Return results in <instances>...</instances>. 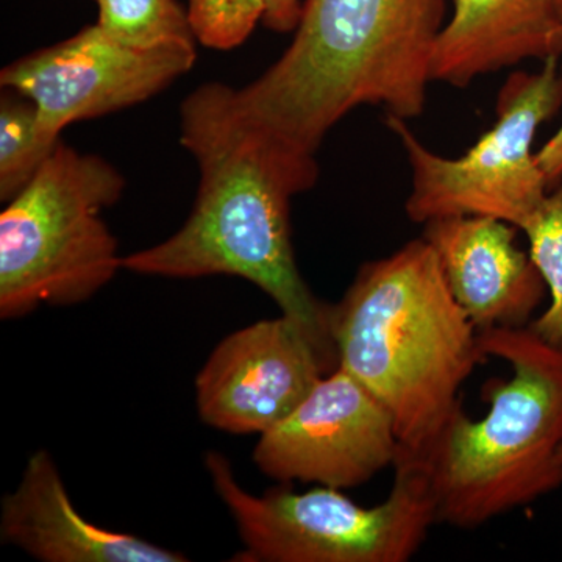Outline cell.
Listing matches in <instances>:
<instances>
[{
    "mask_svg": "<svg viewBox=\"0 0 562 562\" xmlns=\"http://www.w3.org/2000/svg\"><path fill=\"white\" fill-rule=\"evenodd\" d=\"M205 462L244 542L233 561L406 562L438 522L428 473L409 453L398 452L390 495L371 508L330 486L254 495L239 486L224 454L206 453Z\"/></svg>",
    "mask_w": 562,
    "mask_h": 562,
    "instance_id": "obj_6",
    "label": "cell"
},
{
    "mask_svg": "<svg viewBox=\"0 0 562 562\" xmlns=\"http://www.w3.org/2000/svg\"><path fill=\"white\" fill-rule=\"evenodd\" d=\"M194 63V43L135 49L95 24L5 66L0 85L31 99L41 124L60 136L74 122L149 101Z\"/></svg>",
    "mask_w": 562,
    "mask_h": 562,
    "instance_id": "obj_8",
    "label": "cell"
},
{
    "mask_svg": "<svg viewBox=\"0 0 562 562\" xmlns=\"http://www.w3.org/2000/svg\"><path fill=\"white\" fill-rule=\"evenodd\" d=\"M398 450L391 413L364 384L336 368L286 419L260 435L254 461L280 483L349 490L394 465Z\"/></svg>",
    "mask_w": 562,
    "mask_h": 562,
    "instance_id": "obj_9",
    "label": "cell"
},
{
    "mask_svg": "<svg viewBox=\"0 0 562 562\" xmlns=\"http://www.w3.org/2000/svg\"><path fill=\"white\" fill-rule=\"evenodd\" d=\"M303 2L305 0H265L266 13L262 22L271 31L294 32L301 22Z\"/></svg>",
    "mask_w": 562,
    "mask_h": 562,
    "instance_id": "obj_18",
    "label": "cell"
},
{
    "mask_svg": "<svg viewBox=\"0 0 562 562\" xmlns=\"http://www.w3.org/2000/svg\"><path fill=\"white\" fill-rule=\"evenodd\" d=\"M338 368L353 375L394 419L401 450L419 454L461 403L484 357L480 331L453 297L424 238L366 262L330 306Z\"/></svg>",
    "mask_w": 562,
    "mask_h": 562,
    "instance_id": "obj_3",
    "label": "cell"
},
{
    "mask_svg": "<svg viewBox=\"0 0 562 562\" xmlns=\"http://www.w3.org/2000/svg\"><path fill=\"white\" fill-rule=\"evenodd\" d=\"M539 72L517 70L497 99V121L460 158H443L424 146L405 120L387 114V127L401 139L413 171L405 211L427 224L453 216H484L524 231L542 209L550 190L532 140L562 105L558 57Z\"/></svg>",
    "mask_w": 562,
    "mask_h": 562,
    "instance_id": "obj_7",
    "label": "cell"
},
{
    "mask_svg": "<svg viewBox=\"0 0 562 562\" xmlns=\"http://www.w3.org/2000/svg\"><path fill=\"white\" fill-rule=\"evenodd\" d=\"M188 21L194 38L211 49L241 46L265 20V0H188Z\"/></svg>",
    "mask_w": 562,
    "mask_h": 562,
    "instance_id": "obj_17",
    "label": "cell"
},
{
    "mask_svg": "<svg viewBox=\"0 0 562 562\" xmlns=\"http://www.w3.org/2000/svg\"><path fill=\"white\" fill-rule=\"evenodd\" d=\"M2 541L43 562H184L179 552L98 527L70 502L55 461L33 453L0 509Z\"/></svg>",
    "mask_w": 562,
    "mask_h": 562,
    "instance_id": "obj_12",
    "label": "cell"
},
{
    "mask_svg": "<svg viewBox=\"0 0 562 562\" xmlns=\"http://www.w3.org/2000/svg\"><path fill=\"white\" fill-rule=\"evenodd\" d=\"M479 339L484 357L512 366V379L484 387L490 412L482 420L460 403L430 446L413 454L430 479L438 522L461 530L562 486V350L528 327L480 331Z\"/></svg>",
    "mask_w": 562,
    "mask_h": 562,
    "instance_id": "obj_4",
    "label": "cell"
},
{
    "mask_svg": "<svg viewBox=\"0 0 562 562\" xmlns=\"http://www.w3.org/2000/svg\"><path fill=\"white\" fill-rule=\"evenodd\" d=\"M180 116L181 144L201 169L194 206L176 235L122 257V269L168 279L241 277L305 328L335 371L331 305L314 297L295 261L290 184L233 120L222 83L192 91L181 103Z\"/></svg>",
    "mask_w": 562,
    "mask_h": 562,
    "instance_id": "obj_2",
    "label": "cell"
},
{
    "mask_svg": "<svg viewBox=\"0 0 562 562\" xmlns=\"http://www.w3.org/2000/svg\"><path fill=\"white\" fill-rule=\"evenodd\" d=\"M98 25L111 38L135 49L194 43L188 13L179 0H95Z\"/></svg>",
    "mask_w": 562,
    "mask_h": 562,
    "instance_id": "obj_15",
    "label": "cell"
},
{
    "mask_svg": "<svg viewBox=\"0 0 562 562\" xmlns=\"http://www.w3.org/2000/svg\"><path fill=\"white\" fill-rule=\"evenodd\" d=\"M557 7H558V11H560V16L562 20V0H557Z\"/></svg>",
    "mask_w": 562,
    "mask_h": 562,
    "instance_id": "obj_20",
    "label": "cell"
},
{
    "mask_svg": "<svg viewBox=\"0 0 562 562\" xmlns=\"http://www.w3.org/2000/svg\"><path fill=\"white\" fill-rule=\"evenodd\" d=\"M446 0H305L294 40L241 90L222 85L233 120L294 194L319 179L316 154L355 109L422 116Z\"/></svg>",
    "mask_w": 562,
    "mask_h": 562,
    "instance_id": "obj_1",
    "label": "cell"
},
{
    "mask_svg": "<svg viewBox=\"0 0 562 562\" xmlns=\"http://www.w3.org/2000/svg\"><path fill=\"white\" fill-rule=\"evenodd\" d=\"M543 176L549 181L550 190L560 187L562 183V125L560 131L554 133L552 138L547 140L546 146L536 154Z\"/></svg>",
    "mask_w": 562,
    "mask_h": 562,
    "instance_id": "obj_19",
    "label": "cell"
},
{
    "mask_svg": "<svg viewBox=\"0 0 562 562\" xmlns=\"http://www.w3.org/2000/svg\"><path fill=\"white\" fill-rule=\"evenodd\" d=\"M530 241V257L541 272L550 305L528 325L543 342L562 350V183L554 188L530 224L522 231Z\"/></svg>",
    "mask_w": 562,
    "mask_h": 562,
    "instance_id": "obj_16",
    "label": "cell"
},
{
    "mask_svg": "<svg viewBox=\"0 0 562 562\" xmlns=\"http://www.w3.org/2000/svg\"><path fill=\"white\" fill-rule=\"evenodd\" d=\"M60 144V136L41 124L38 110L24 95H2L0 101V199L9 202L40 171Z\"/></svg>",
    "mask_w": 562,
    "mask_h": 562,
    "instance_id": "obj_14",
    "label": "cell"
},
{
    "mask_svg": "<svg viewBox=\"0 0 562 562\" xmlns=\"http://www.w3.org/2000/svg\"><path fill=\"white\" fill-rule=\"evenodd\" d=\"M560 458H561V461H562V449H561Z\"/></svg>",
    "mask_w": 562,
    "mask_h": 562,
    "instance_id": "obj_21",
    "label": "cell"
},
{
    "mask_svg": "<svg viewBox=\"0 0 562 562\" xmlns=\"http://www.w3.org/2000/svg\"><path fill=\"white\" fill-rule=\"evenodd\" d=\"M519 228L494 217L453 216L425 224V239L476 330L524 328L546 297L530 254L516 246Z\"/></svg>",
    "mask_w": 562,
    "mask_h": 562,
    "instance_id": "obj_11",
    "label": "cell"
},
{
    "mask_svg": "<svg viewBox=\"0 0 562 562\" xmlns=\"http://www.w3.org/2000/svg\"><path fill=\"white\" fill-rule=\"evenodd\" d=\"M333 372L301 324L281 314L217 344L195 379L199 416L233 435H262Z\"/></svg>",
    "mask_w": 562,
    "mask_h": 562,
    "instance_id": "obj_10",
    "label": "cell"
},
{
    "mask_svg": "<svg viewBox=\"0 0 562 562\" xmlns=\"http://www.w3.org/2000/svg\"><path fill=\"white\" fill-rule=\"evenodd\" d=\"M432 49L431 80L468 87L476 77L562 55L557 0H452Z\"/></svg>",
    "mask_w": 562,
    "mask_h": 562,
    "instance_id": "obj_13",
    "label": "cell"
},
{
    "mask_svg": "<svg viewBox=\"0 0 562 562\" xmlns=\"http://www.w3.org/2000/svg\"><path fill=\"white\" fill-rule=\"evenodd\" d=\"M124 188L109 161L60 140L0 214L2 319H20L43 303L77 305L113 280L122 257L101 213Z\"/></svg>",
    "mask_w": 562,
    "mask_h": 562,
    "instance_id": "obj_5",
    "label": "cell"
}]
</instances>
